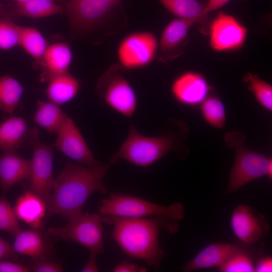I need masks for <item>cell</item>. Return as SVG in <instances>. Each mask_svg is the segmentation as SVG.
I'll return each instance as SVG.
<instances>
[{
  "instance_id": "obj_1",
  "label": "cell",
  "mask_w": 272,
  "mask_h": 272,
  "mask_svg": "<svg viewBox=\"0 0 272 272\" xmlns=\"http://www.w3.org/2000/svg\"><path fill=\"white\" fill-rule=\"evenodd\" d=\"M111 166L103 163L91 167L68 160L55 179L45 221L55 215H61L68 222L80 216L91 195L106 192L104 180Z\"/></svg>"
},
{
  "instance_id": "obj_2",
  "label": "cell",
  "mask_w": 272,
  "mask_h": 272,
  "mask_svg": "<svg viewBox=\"0 0 272 272\" xmlns=\"http://www.w3.org/2000/svg\"><path fill=\"white\" fill-rule=\"evenodd\" d=\"M101 216L103 223L113 226L112 237L124 253L160 269L165 255L159 245L160 232L165 229L170 234L176 232V221L161 216L143 218Z\"/></svg>"
},
{
  "instance_id": "obj_3",
  "label": "cell",
  "mask_w": 272,
  "mask_h": 272,
  "mask_svg": "<svg viewBox=\"0 0 272 272\" xmlns=\"http://www.w3.org/2000/svg\"><path fill=\"white\" fill-rule=\"evenodd\" d=\"M224 140L228 148L235 150V161L230 170L226 195L264 176L271 180V157L247 148L243 133L238 130L227 132Z\"/></svg>"
},
{
  "instance_id": "obj_4",
  "label": "cell",
  "mask_w": 272,
  "mask_h": 272,
  "mask_svg": "<svg viewBox=\"0 0 272 272\" xmlns=\"http://www.w3.org/2000/svg\"><path fill=\"white\" fill-rule=\"evenodd\" d=\"M181 142L174 133L147 137L131 125L125 140L108 163L112 166L119 160H124L137 166L148 167L167 154L178 151Z\"/></svg>"
},
{
  "instance_id": "obj_5",
  "label": "cell",
  "mask_w": 272,
  "mask_h": 272,
  "mask_svg": "<svg viewBox=\"0 0 272 272\" xmlns=\"http://www.w3.org/2000/svg\"><path fill=\"white\" fill-rule=\"evenodd\" d=\"M99 214L101 216L123 218L161 216L178 222L184 218L185 211L179 202L164 206L138 197L112 192L107 198L101 201Z\"/></svg>"
},
{
  "instance_id": "obj_6",
  "label": "cell",
  "mask_w": 272,
  "mask_h": 272,
  "mask_svg": "<svg viewBox=\"0 0 272 272\" xmlns=\"http://www.w3.org/2000/svg\"><path fill=\"white\" fill-rule=\"evenodd\" d=\"M99 214L86 212L61 227H51L47 234L55 240L77 243L96 254L104 251L103 226Z\"/></svg>"
},
{
  "instance_id": "obj_7",
  "label": "cell",
  "mask_w": 272,
  "mask_h": 272,
  "mask_svg": "<svg viewBox=\"0 0 272 272\" xmlns=\"http://www.w3.org/2000/svg\"><path fill=\"white\" fill-rule=\"evenodd\" d=\"M29 140L33 148L29 190L42 199L47 208L55 182L53 175V146L40 141L37 127L32 128L29 132Z\"/></svg>"
},
{
  "instance_id": "obj_8",
  "label": "cell",
  "mask_w": 272,
  "mask_h": 272,
  "mask_svg": "<svg viewBox=\"0 0 272 272\" xmlns=\"http://www.w3.org/2000/svg\"><path fill=\"white\" fill-rule=\"evenodd\" d=\"M124 71L120 64L111 66L98 79L95 91L111 108L131 117L137 108V99L133 88L123 77Z\"/></svg>"
},
{
  "instance_id": "obj_9",
  "label": "cell",
  "mask_w": 272,
  "mask_h": 272,
  "mask_svg": "<svg viewBox=\"0 0 272 272\" xmlns=\"http://www.w3.org/2000/svg\"><path fill=\"white\" fill-rule=\"evenodd\" d=\"M118 4L109 0H69L65 2L72 30L83 34L102 25Z\"/></svg>"
},
{
  "instance_id": "obj_10",
  "label": "cell",
  "mask_w": 272,
  "mask_h": 272,
  "mask_svg": "<svg viewBox=\"0 0 272 272\" xmlns=\"http://www.w3.org/2000/svg\"><path fill=\"white\" fill-rule=\"evenodd\" d=\"M158 49L155 35L147 31L131 33L120 43L117 56L120 65L128 70L148 66L154 59Z\"/></svg>"
},
{
  "instance_id": "obj_11",
  "label": "cell",
  "mask_w": 272,
  "mask_h": 272,
  "mask_svg": "<svg viewBox=\"0 0 272 272\" xmlns=\"http://www.w3.org/2000/svg\"><path fill=\"white\" fill-rule=\"evenodd\" d=\"M264 247L262 241L253 244H247L239 240L233 243H212L183 265L181 270L189 272L202 268L218 267L236 253L242 251L263 253Z\"/></svg>"
},
{
  "instance_id": "obj_12",
  "label": "cell",
  "mask_w": 272,
  "mask_h": 272,
  "mask_svg": "<svg viewBox=\"0 0 272 272\" xmlns=\"http://www.w3.org/2000/svg\"><path fill=\"white\" fill-rule=\"evenodd\" d=\"M56 133L55 147L77 163L91 167L103 164L95 159L80 130L69 116Z\"/></svg>"
},
{
  "instance_id": "obj_13",
  "label": "cell",
  "mask_w": 272,
  "mask_h": 272,
  "mask_svg": "<svg viewBox=\"0 0 272 272\" xmlns=\"http://www.w3.org/2000/svg\"><path fill=\"white\" fill-rule=\"evenodd\" d=\"M230 224L238 240L247 244L262 241L269 225L266 217L247 205H239L233 211Z\"/></svg>"
},
{
  "instance_id": "obj_14",
  "label": "cell",
  "mask_w": 272,
  "mask_h": 272,
  "mask_svg": "<svg viewBox=\"0 0 272 272\" xmlns=\"http://www.w3.org/2000/svg\"><path fill=\"white\" fill-rule=\"evenodd\" d=\"M246 28L234 17L219 13L210 28V43L217 51H231L240 48L245 42Z\"/></svg>"
},
{
  "instance_id": "obj_15",
  "label": "cell",
  "mask_w": 272,
  "mask_h": 272,
  "mask_svg": "<svg viewBox=\"0 0 272 272\" xmlns=\"http://www.w3.org/2000/svg\"><path fill=\"white\" fill-rule=\"evenodd\" d=\"M211 87L201 74L187 72L173 81L171 92L174 99L181 105L196 107L210 95Z\"/></svg>"
},
{
  "instance_id": "obj_16",
  "label": "cell",
  "mask_w": 272,
  "mask_h": 272,
  "mask_svg": "<svg viewBox=\"0 0 272 272\" xmlns=\"http://www.w3.org/2000/svg\"><path fill=\"white\" fill-rule=\"evenodd\" d=\"M194 22L176 19L171 21L162 32L160 41L159 60L168 62L181 54L187 42V34Z\"/></svg>"
},
{
  "instance_id": "obj_17",
  "label": "cell",
  "mask_w": 272,
  "mask_h": 272,
  "mask_svg": "<svg viewBox=\"0 0 272 272\" xmlns=\"http://www.w3.org/2000/svg\"><path fill=\"white\" fill-rule=\"evenodd\" d=\"M42 229L21 230L14 237L12 246L18 253L35 260H50L52 250Z\"/></svg>"
},
{
  "instance_id": "obj_18",
  "label": "cell",
  "mask_w": 272,
  "mask_h": 272,
  "mask_svg": "<svg viewBox=\"0 0 272 272\" xmlns=\"http://www.w3.org/2000/svg\"><path fill=\"white\" fill-rule=\"evenodd\" d=\"M31 160L19 155L16 151L3 152L0 156V182L2 191L6 192L17 183L28 179Z\"/></svg>"
},
{
  "instance_id": "obj_19",
  "label": "cell",
  "mask_w": 272,
  "mask_h": 272,
  "mask_svg": "<svg viewBox=\"0 0 272 272\" xmlns=\"http://www.w3.org/2000/svg\"><path fill=\"white\" fill-rule=\"evenodd\" d=\"M72 59V51L66 43L48 46L39 65L42 72L41 81L48 82L53 77L67 72Z\"/></svg>"
},
{
  "instance_id": "obj_20",
  "label": "cell",
  "mask_w": 272,
  "mask_h": 272,
  "mask_svg": "<svg viewBox=\"0 0 272 272\" xmlns=\"http://www.w3.org/2000/svg\"><path fill=\"white\" fill-rule=\"evenodd\" d=\"M13 208L18 220L32 228L42 229L47 206L37 195L29 190L26 191L18 198Z\"/></svg>"
},
{
  "instance_id": "obj_21",
  "label": "cell",
  "mask_w": 272,
  "mask_h": 272,
  "mask_svg": "<svg viewBox=\"0 0 272 272\" xmlns=\"http://www.w3.org/2000/svg\"><path fill=\"white\" fill-rule=\"evenodd\" d=\"M4 6L13 20L22 16L40 18L60 14L64 10L61 5L53 0H30L15 3L11 7Z\"/></svg>"
},
{
  "instance_id": "obj_22",
  "label": "cell",
  "mask_w": 272,
  "mask_h": 272,
  "mask_svg": "<svg viewBox=\"0 0 272 272\" xmlns=\"http://www.w3.org/2000/svg\"><path fill=\"white\" fill-rule=\"evenodd\" d=\"M29 138L27 123L20 117H12L0 125V149L3 152L16 151Z\"/></svg>"
},
{
  "instance_id": "obj_23",
  "label": "cell",
  "mask_w": 272,
  "mask_h": 272,
  "mask_svg": "<svg viewBox=\"0 0 272 272\" xmlns=\"http://www.w3.org/2000/svg\"><path fill=\"white\" fill-rule=\"evenodd\" d=\"M46 91L50 101L58 105L73 99L80 88L79 81L68 72L51 78Z\"/></svg>"
},
{
  "instance_id": "obj_24",
  "label": "cell",
  "mask_w": 272,
  "mask_h": 272,
  "mask_svg": "<svg viewBox=\"0 0 272 272\" xmlns=\"http://www.w3.org/2000/svg\"><path fill=\"white\" fill-rule=\"evenodd\" d=\"M34 120L40 127L49 132L56 133L68 116L58 105L51 101L38 100Z\"/></svg>"
},
{
  "instance_id": "obj_25",
  "label": "cell",
  "mask_w": 272,
  "mask_h": 272,
  "mask_svg": "<svg viewBox=\"0 0 272 272\" xmlns=\"http://www.w3.org/2000/svg\"><path fill=\"white\" fill-rule=\"evenodd\" d=\"M170 13L178 17L195 22H201L205 14V5L197 0H158Z\"/></svg>"
},
{
  "instance_id": "obj_26",
  "label": "cell",
  "mask_w": 272,
  "mask_h": 272,
  "mask_svg": "<svg viewBox=\"0 0 272 272\" xmlns=\"http://www.w3.org/2000/svg\"><path fill=\"white\" fill-rule=\"evenodd\" d=\"M19 46L34 59L39 66L43 55L48 47L46 40L37 29L20 26Z\"/></svg>"
},
{
  "instance_id": "obj_27",
  "label": "cell",
  "mask_w": 272,
  "mask_h": 272,
  "mask_svg": "<svg viewBox=\"0 0 272 272\" xmlns=\"http://www.w3.org/2000/svg\"><path fill=\"white\" fill-rule=\"evenodd\" d=\"M24 89L14 78L5 75L0 77V109L12 112L17 107Z\"/></svg>"
},
{
  "instance_id": "obj_28",
  "label": "cell",
  "mask_w": 272,
  "mask_h": 272,
  "mask_svg": "<svg viewBox=\"0 0 272 272\" xmlns=\"http://www.w3.org/2000/svg\"><path fill=\"white\" fill-rule=\"evenodd\" d=\"M201 116L211 126L223 128L226 121V111L222 101L215 95L209 96L199 105Z\"/></svg>"
},
{
  "instance_id": "obj_29",
  "label": "cell",
  "mask_w": 272,
  "mask_h": 272,
  "mask_svg": "<svg viewBox=\"0 0 272 272\" xmlns=\"http://www.w3.org/2000/svg\"><path fill=\"white\" fill-rule=\"evenodd\" d=\"M0 4V49L8 50L19 45L20 26L16 24Z\"/></svg>"
},
{
  "instance_id": "obj_30",
  "label": "cell",
  "mask_w": 272,
  "mask_h": 272,
  "mask_svg": "<svg viewBox=\"0 0 272 272\" xmlns=\"http://www.w3.org/2000/svg\"><path fill=\"white\" fill-rule=\"evenodd\" d=\"M247 84L258 104L268 111H272V87L269 83L260 79L257 75L247 73L242 78Z\"/></svg>"
},
{
  "instance_id": "obj_31",
  "label": "cell",
  "mask_w": 272,
  "mask_h": 272,
  "mask_svg": "<svg viewBox=\"0 0 272 272\" xmlns=\"http://www.w3.org/2000/svg\"><path fill=\"white\" fill-rule=\"evenodd\" d=\"M263 253L242 251L233 255L218 268L221 272H253L255 261Z\"/></svg>"
},
{
  "instance_id": "obj_32",
  "label": "cell",
  "mask_w": 272,
  "mask_h": 272,
  "mask_svg": "<svg viewBox=\"0 0 272 272\" xmlns=\"http://www.w3.org/2000/svg\"><path fill=\"white\" fill-rule=\"evenodd\" d=\"M0 230L14 237L22 230L14 208L4 196H0Z\"/></svg>"
},
{
  "instance_id": "obj_33",
  "label": "cell",
  "mask_w": 272,
  "mask_h": 272,
  "mask_svg": "<svg viewBox=\"0 0 272 272\" xmlns=\"http://www.w3.org/2000/svg\"><path fill=\"white\" fill-rule=\"evenodd\" d=\"M31 271L34 272H61L63 268L58 263L50 260H35V262L30 268Z\"/></svg>"
},
{
  "instance_id": "obj_34",
  "label": "cell",
  "mask_w": 272,
  "mask_h": 272,
  "mask_svg": "<svg viewBox=\"0 0 272 272\" xmlns=\"http://www.w3.org/2000/svg\"><path fill=\"white\" fill-rule=\"evenodd\" d=\"M18 258L19 254L14 250L12 246L0 236V260L16 261Z\"/></svg>"
},
{
  "instance_id": "obj_35",
  "label": "cell",
  "mask_w": 272,
  "mask_h": 272,
  "mask_svg": "<svg viewBox=\"0 0 272 272\" xmlns=\"http://www.w3.org/2000/svg\"><path fill=\"white\" fill-rule=\"evenodd\" d=\"M30 268L12 260H0V272H29Z\"/></svg>"
},
{
  "instance_id": "obj_36",
  "label": "cell",
  "mask_w": 272,
  "mask_h": 272,
  "mask_svg": "<svg viewBox=\"0 0 272 272\" xmlns=\"http://www.w3.org/2000/svg\"><path fill=\"white\" fill-rule=\"evenodd\" d=\"M255 271H272V257L270 255L259 256L255 261Z\"/></svg>"
},
{
  "instance_id": "obj_37",
  "label": "cell",
  "mask_w": 272,
  "mask_h": 272,
  "mask_svg": "<svg viewBox=\"0 0 272 272\" xmlns=\"http://www.w3.org/2000/svg\"><path fill=\"white\" fill-rule=\"evenodd\" d=\"M145 267H140L137 264L123 261L116 265L113 269L114 272H142L146 271Z\"/></svg>"
},
{
  "instance_id": "obj_38",
  "label": "cell",
  "mask_w": 272,
  "mask_h": 272,
  "mask_svg": "<svg viewBox=\"0 0 272 272\" xmlns=\"http://www.w3.org/2000/svg\"><path fill=\"white\" fill-rule=\"evenodd\" d=\"M231 0H208L205 7V14H208L215 10H216L227 4Z\"/></svg>"
},
{
  "instance_id": "obj_39",
  "label": "cell",
  "mask_w": 272,
  "mask_h": 272,
  "mask_svg": "<svg viewBox=\"0 0 272 272\" xmlns=\"http://www.w3.org/2000/svg\"><path fill=\"white\" fill-rule=\"evenodd\" d=\"M96 254L90 252V257L87 263L81 270L82 272H97L99 269L96 262Z\"/></svg>"
},
{
  "instance_id": "obj_40",
  "label": "cell",
  "mask_w": 272,
  "mask_h": 272,
  "mask_svg": "<svg viewBox=\"0 0 272 272\" xmlns=\"http://www.w3.org/2000/svg\"><path fill=\"white\" fill-rule=\"evenodd\" d=\"M5 1H9V2H14L15 3H22V2H26V1H30V0H4ZM56 2H57V3H59V4H65V2H64L63 0H53Z\"/></svg>"
},
{
  "instance_id": "obj_41",
  "label": "cell",
  "mask_w": 272,
  "mask_h": 272,
  "mask_svg": "<svg viewBox=\"0 0 272 272\" xmlns=\"http://www.w3.org/2000/svg\"><path fill=\"white\" fill-rule=\"evenodd\" d=\"M109 1H112V2H115V3H119L120 0H109Z\"/></svg>"
}]
</instances>
